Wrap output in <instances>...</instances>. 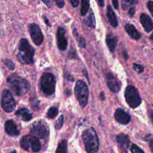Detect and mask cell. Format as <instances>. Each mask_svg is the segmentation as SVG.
<instances>
[{
  "label": "cell",
  "mask_w": 153,
  "mask_h": 153,
  "mask_svg": "<svg viewBox=\"0 0 153 153\" xmlns=\"http://www.w3.org/2000/svg\"><path fill=\"white\" fill-rule=\"evenodd\" d=\"M100 98L102 99V100H104L105 99V96H104V94H103V92H102L101 93H100Z\"/></svg>",
  "instance_id": "obj_41"
},
{
  "label": "cell",
  "mask_w": 153,
  "mask_h": 153,
  "mask_svg": "<svg viewBox=\"0 0 153 153\" xmlns=\"http://www.w3.org/2000/svg\"><path fill=\"white\" fill-rule=\"evenodd\" d=\"M69 1L74 7H76L78 5L79 2V0H69Z\"/></svg>",
  "instance_id": "obj_35"
},
{
  "label": "cell",
  "mask_w": 153,
  "mask_h": 153,
  "mask_svg": "<svg viewBox=\"0 0 153 153\" xmlns=\"http://www.w3.org/2000/svg\"><path fill=\"white\" fill-rule=\"evenodd\" d=\"M147 7H148V10H149L151 14H152V12H153V10H152V8H153V2L152 1H149L148 2V3H147Z\"/></svg>",
  "instance_id": "obj_32"
},
{
  "label": "cell",
  "mask_w": 153,
  "mask_h": 153,
  "mask_svg": "<svg viewBox=\"0 0 153 153\" xmlns=\"http://www.w3.org/2000/svg\"><path fill=\"white\" fill-rule=\"evenodd\" d=\"M125 29L128 35L133 39L137 40L141 37L140 33L136 29L134 25L130 23H127L125 26Z\"/></svg>",
  "instance_id": "obj_16"
},
{
  "label": "cell",
  "mask_w": 153,
  "mask_h": 153,
  "mask_svg": "<svg viewBox=\"0 0 153 153\" xmlns=\"http://www.w3.org/2000/svg\"><path fill=\"white\" fill-rule=\"evenodd\" d=\"M82 140L87 152H96L99 148V140L96 130L93 128L87 129L83 132Z\"/></svg>",
  "instance_id": "obj_3"
},
{
  "label": "cell",
  "mask_w": 153,
  "mask_h": 153,
  "mask_svg": "<svg viewBox=\"0 0 153 153\" xmlns=\"http://www.w3.org/2000/svg\"><path fill=\"white\" fill-rule=\"evenodd\" d=\"M106 84L109 90L114 93L118 92L121 87V81L112 73L108 72L106 75Z\"/></svg>",
  "instance_id": "obj_10"
},
{
  "label": "cell",
  "mask_w": 153,
  "mask_h": 153,
  "mask_svg": "<svg viewBox=\"0 0 153 153\" xmlns=\"http://www.w3.org/2000/svg\"><path fill=\"white\" fill-rule=\"evenodd\" d=\"M43 1V2L46 5H47L48 7H50V0H42Z\"/></svg>",
  "instance_id": "obj_39"
},
{
  "label": "cell",
  "mask_w": 153,
  "mask_h": 153,
  "mask_svg": "<svg viewBox=\"0 0 153 153\" xmlns=\"http://www.w3.org/2000/svg\"><path fill=\"white\" fill-rule=\"evenodd\" d=\"M11 89L17 96H23L30 90V84L25 78L16 74L10 75L7 79Z\"/></svg>",
  "instance_id": "obj_1"
},
{
  "label": "cell",
  "mask_w": 153,
  "mask_h": 153,
  "mask_svg": "<svg viewBox=\"0 0 153 153\" xmlns=\"http://www.w3.org/2000/svg\"><path fill=\"white\" fill-rule=\"evenodd\" d=\"M66 32L63 27H59L57 31V44L59 50H65L68 45V39L65 35Z\"/></svg>",
  "instance_id": "obj_11"
},
{
  "label": "cell",
  "mask_w": 153,
  "mask_h": 153,
  "mask_svg": "<svg viewBox=\"0 0 153 153\" xmlns=\"http://www.w3.org/2000/svg\"><path fill=\"white\" fill-rule=\"evenodd\" d=\"M54 1L56 2L57 5L59 7V8H62L63 7L64 5H65V2L63 0H54Z\"/></svg>",
  "instance_id": "obj_33"
},
{
  "label": "cell",
  "mask_w": 153,
  "mask_h": 153,
  "mask_svg": "<svg viewBox=\"0 0 153 153\" xmlns=\"http://www.w3.org/2000/svg\"><path fill=\"white\" fill-rule=\"evenodd\" d=\"M150 38H151V40H152V35H151Z\"/></svg>",
  "instance_id": "obj_42"
},
{
  "label": "cell",
  "mask_w": 153,
  "mask_h": 153,
  "mask_svg": "<svg viewBox=\"0 0 153 153\" xmlns=\"http://www.w3.org/2000/svg\"><path fill=\"white\" fill-rule=\"evenodd\" d=\"M74 54L75 55V50H74L73 49L71 48V51L69 52V56L71 57V58H73L74 57Z\"/></svg>",
  "instance_id": "obj_38"
},
{
  "label": "cell",
  "mask_w": 153,
  "mask_h": 153,
  "mask_svg": "<svg viewBox=\"0 0 153 153\" xmlns=\"http://www.w3.org/2000/svg\"><path fill=\"white\" fill-rule=\"evenodd\" d=\"M16 115L21 118L22 120L28 121L32 118V113L26 108H22L19 109L15 113Z\"/></svg>",
  "instance_id": "obj_15"
},
{
  "label": "cell",
  "mask_w": 153,
  "mask_h": 153,
  "mask_svg": "<svg viewBox=\"0 0 153 153\" xmlns=\"http://www.w3.org/2000/svg\"><path fill=\"white\" fill-rule=\"evenodd\" d=\"M106 16L111 25L114 27H116L118 26V20L114 10L109 5L107 7Z\"/></svg>",
  "instance_id": "obj_17"
},
{
  "label": "cell",
  "mask_w": 153,
  "mask_h": 153,
  "mask_svg": "<svg viewBox=\"0 0 153 153\" xmlns=\"http://www.w3.org/2000/svg\"><path fill=\"white\" fill-rule=\"evenodd\" d=\"M117 141L120 148L124 149H127L128 148L130 140L127 135L124 133L120 134L117 136Z\"/></svg>",
  "instance_id": "obj_18"
},
{
  "label": "cell",
  "mask_w": 153,
  "mask_h": 153,
  "mask_svg": "<svg viewBox=\"0 0 153 153\" xmlns=\"http://www.w3.org/2000/svg\"><path fill=\"white\" fill-rule=\"evenodd\" d=\"M16 102L11 92L5 89L2 93L1 106L2 109L7 112H11L16 108Z\"/></svg>",
  "instance_id": "obj_8"
},
{
  "label": "cell",
  "mask_w": 153,
  "mask_h": 153,
  "mask_svg": "<svg viewBox=\"0 0 153 153\" xmlns=\"http://www.w3.org/2000/svg\"><path fill=\"white\" fill-rule=\"evenodd\" d=\"M112 2L113 5L115 7V8L118 9V7H119V4H118V0H112Z\"/></svg>",
  "instance_id": "obj_36"
},
{
  "label": "cell",
  "mask_w": 153,
  "mask_h": 153,
  "mask_svg": "<svg viewBox=\"0 0 153 153\" xmlns=\"http://www.w3.org/2000/svg\"><path fill=\"white\" fill-rule=\"evenodd\" d=\"M30 148L33 152H38L41 148V145L39 141V139L33 135H29Z\"/></svg>",
  "instance_id": "obj_20"
},
{
  "label": "cell",
  "mask_w": 153,
  "mask_h": 153,
  "mask_svg": "<svg viewBox=\"0 0 153 153\" xmlns=\"http://www.w3.org/2000/svg\"><path fill=\"white\" fill-rule=\"evenodd\" d=\"M29 32L33 43L36 45H40L44 41V35L39 26L35 23L30 24Z\"/></svg>",
  "instance_id": "obj_9"
},
{
  "label": "cell",
  "mask_w": 153,
  "mask_h": 153,
  "mask_svg": "<svg viewBox=\"0 0 153 153\" xmlns=\"http://www.w3.org/2000/svg\"><path fill=\"white\" fill-rule=\"evenodd\" d=\"M21 148L26 151H29L30 148V141H29V135H26L22 137L20 142Z\"/></svg>",
  "instance_id": "obj_22"
},
{
  "label": "cell",
  "mask_w": 153,
  "mask_h": 153,
  "mask_svg": "<svg viewBox=\"0 0 153 153\" xmlns=\"http://www.w3.org/2000/svg\"><path fill=\"white\" fill-rule=\"evenodd\" d=\"M40 88L44 94L47 95L53 94L56 88L54 76L51 73H44L40 79Z\"/></svg>",
  "instance_id": "obj_5"
},
{
  "label": "cell",
  "mask_w": 153,
  "mask_h": 153,
  "mask_svg": "<svg viewBox=\"0 0 153 153\" xmlns=\"http://www.w3.org/2000/svg\"><path fill=\"white\" fill-rule=\"evenodd\" d=\"M4 64L9 68L10 70H14L15 68V64L14 62L10 59H5L3 60Z\"/></svg>",
  "instance_id": "obj_30"
},
{
  "label": "cell",
  "mask_w": 153,
  "mask_h": 153,
  "mask_svg": "<svg viewBox=\"0 0 153 153\" xmlns=\"http://www.w3.org/2000/svg\"><path fill=\"white\" fill-rule=\"evenodd\" d=\"M135 12H136V9H135V7H130L129 10H128V14H129V15H130L131 17H133V16L134 15Z\"/></svg>",
  "instance_id": "obj_34"
},
{
  "label": "cell",
  "mask_w": 153,
  "mask_h": 153,
  "mask_svg": "<svg viewBox=\"0 0 153 153\" xmlns=\"http://www.w3.org/2000/svg\"><path fill=\"white\" fill-rule=\"evenodd\" d=\"M67 142L66 140H63L59 142L56 152L57 153H66L67 152Z\"/></svg>",
  "instance_id": "obj_25"
},
{
  "label": "cell",
  "mask_w": 153,
  "mask_h": 153,
  "mask_svg": "<svg viewBox=\"0 0 153 153\" xmlns=\"http://www.w3.org/2000/svg\"><path fill=\"white\" fill-rule=\"evenodd\" d=\"M133 69L139 74L142 73L144 70L143 66L141 65L137 64V63H133Z\"/></svg>",
  "instance_id": "obj_31"
},
{
  "label": "cell",
  "mask_w": 153,
  "mask_h": 153,
  "mask_svg": "<svg viewBox=\"0 0 153 153\" xmlns=\"http://www.w3.org/2000/svg\"><path fill=\"white\" fill-rule=\"evenodd\" d=\"M5 132L11 136H17L20 134L16 123L13 120H8L5 123Z\"/></svg>",
  "instance_id": "obj_13"
},
{
  "label": "cell",
  "mask_w": 153,
  "mask_h": 153,
  "mask_svg": "<svg viewBox=\"0 0 153 153\" xmlns=\"http://www.w3.org/2000/svg\"><path fill=\"white\" fill-rule=\"evenodd\" d=\"M121 4L123 10H126L129 6L137 4L138 0H121Z\"/></svg>",
  "instance_id": "obj_27"
},
{
  "label": "cell",
  "mask_w": 153,
  "mask_h": 153,
  "mask_svg": "<svg viewBox=\"0 0 153 153\" xmlns=\"http://www.w3.org/2000/svg\"><path fill=\"white\" fill-rule=\"evenodd\" d=\"M35 49L25 38H22L19 41V53L17 57L23 64H30L33 62Z\"/></svg>",
  "instance_id": "obj_2"
},
{
  "label": "cell",
  "mask_w": 153,
  "mask_h": 153,
  "mask_svg": "<svg viewBox=\"0 0 153 153\" xmlns=\"http://www.w3.org/2000/svg\"><path fill=\"white\" fill-rule=\"evenodd\" d=\"M115 119L122 124H127L130 121V115L121 108H117L114 113Z\"/></svg>",
  "instance_id": "obj_12"
},
{
  "label": "cell",
  "mask_w": 153,
  "mask_h": 153,
  "mask_svg": "<svg viewBox=\"0 0 153 153\" xmlns=\"http://www.w3.org/2000/svg\"><path fill=\"white\" fill-rule=\"evenodd\" d=\"M85 24L92 28L95 27V25H96V21H95V17L94 15L93 11L90 12L88 16L86 17V19L84 20Z\"/></svg>",
  "instance_id": "obj_23"
},
{
  "label": "cell",
  "mask_w": 153,
  "mask_h": 153,
  "mask_svg": "<svg viewBox=\"0 0 153 153\" xmlns=\"http://www.w3.org/2000/svg\"><path fill=\"white\" fill-rule=\"evenodd\" d=\"M118 39L116 36H114L112 33H109L106 36V43L110 51L114 52L117 44Z\"/></svg>",
  "instance_id": "obj_19"
},
{
  "label": "cell",
  "mask_w": 153,
  "mask_h": 153,
  "mask_svg": "<svg viewBox=\"0 0 153 153\" xmlns=\"http://www.w3.org/2000/svg\"><path fill=\"white\" fill-rule=\"evenodd\" d=\"M63 124V115H61L55 123V128L59 130L61 128Z\"/></svg>",
  "instance_id": "obj_28"
},
{
  "label": "cell",
  "mask_w": 153,
  "mask_h": 153,
  "mask_svg": "<svg viewBox=\"0 0 153 153\" xmlns=\"http://www.w3.org/2000/svg\"><path fill=\"white\" fill-rule=\"evenodd\" d=\"M74 94L76 99L82 108H85L88 103L89 91L86 84L81 80H78L74 88Z\"/></svg>",
  "instance_id": "obj_4"
},
{
  "label": "cell",
  "mask_w": 153,
  "mask_h": 153,
  "mask_svg": "<svg viewBox=\"0 0 153 153\" xmlns=\"http://www.w3.org/2000/svg\"><path fill=\"white\" fill-rule=\"evenodd\" d=\"M140 22L146 32H151L153 29L152 19L147 14L142 13L140 16Z\"/></svg>",
  "instance_id": "obj_14"
},
{
  "label": "cell",
  "mask_w": 153,
  "mask_h": 153,
  "mask_svg": "<svg viewBox=\"0 0 153 153\" xmlns=\"http://www.w3.org/2000/svg\"><path fill=\"white\" fill-rule=\"evenodd\" d=\"M126 102L131 108H136L141 103V98L137 90L133 85H128L124 92Z\"/></svg>",
  "instance_id": "obj_7"
},
{
  "label": "cell",
  "mask_w": 153,
  "mask_h": 153,
  "mask_svg": "<svg viewBox=\"0 0 153 153\" xmlns=\"http://www.w3.org/2000/svg\"><path fill=\"white\" fill-rule=\"evenodd\" d=\"M30 133L38 139H46L49 135V127L44 120L40 119L33 123Z\"/></svg>",
  "instance_id": "obj_6"
},
{
  "label": "cell",
  "mask_w": 153,
  "mask_h": 153,
  "mask_svg": "<svg viewBox=\"0 0 153 153\" xmlns=\"http://www.w3.org/2000/svg\"><path fill=\"white\" fill-rule=\"evenodd\" d=\"M130 151L132 153H144V151L142 150L136 144H133L130 148Z\"/></svg>",
  "instance_id": "obj_29"
},
{
  "label": "cell",
  "mask_w": 153,
  "mask_h": 153,
  "mask_svg": "<svg viewBox=\"0 0 153 153\" xmlns=\"http://www.w3.org/2000/svg\"><path fill=\"white\" fill-rule=\"evenodd\" d=\"M90 8V0H81V14L85 16Z\"/></svg>",
  "instance_id": "obj_24"
},
{
  "label": "cell",
  "mask_w": 153,
  "mask_h": 153,
  "mask_svg": "<svg viewBox=\"0 0 153 153\" xmlns=\"http://www.w3.org/2000/svg\"><path fill=\"white\" fill-rule=\"evenodd\" d=\"M73 33L77 42L78 45L81 48H85L86 46L85 41L82 36L79 35V33L77 32V29L76 28H74L73 29Z\"/></svg>",
  "instance_id": "obj_21"
},
{
  "label": "cell",
  "mask_w": 153,
  "mask_h": 153,
  "mask_svg": "<svg viewBox=\"0 0 153 153\" xmlns=\"http://www.w3.org/2000/svg\"><path fill=\"white\" fill-rule=\"evenodd\" d=\"M97 1H98L99 5L100 7H104V0H97Z\"/></svg>",
  "instance_id": "obj_40"
},
{
  "label": "cell",
  "mask_w": 153,
  "mask_h": 153,
  "mask_svg": "<svg viewBox=\"0 0 153 153\" xmlns=\"http://www.w3.org/2000/svg\"><path fill=\"white\" fill-rule=\"evenodd\" d=\"M43 19H44V21H45V23H46V25H47V26H51V25H50V23L49 22V20H48V19L46 17V16H43Z\"/></svg>",
  "instance_id": "obj_37"
},
{
  "label": "cell",
  "mask_w": 153,
  "mask_h": 153,
  "mask_svg": "<svg viewBox=\"0 0 153 153\" xmlns=\"http://www.w3.org/2000/svg\"><path fill=\"white\" fill-rule=\"evenodd\" d=\"M59 111L58 109L55 106H52L50 108L47 112V116L48 118L53 119L58 114Z\"/></svg>",
  "instance_id": "obj_26"
}]
</instances>
